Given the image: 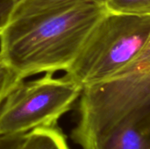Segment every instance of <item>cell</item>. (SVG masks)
<instances>
[{"instance_id":"cell-1","label":"cell","mask_w":150,"mask_h":149,"mask_svg":"<svg viewBox=\"0 0 150 149\" xmlns=\"http://www.w3.org/2000/svg\"><path fill=\"white\" fill-rule=\"evenodd\" d=\"M107 12L104 0H15L0 27V58L20 81L66 72Z\"/></svg>"},{"instance_id":"cell-2","label":"cell","mask_w":150,"mask_h":149,"mask_svg":"<svg viewBox=\"0 0 150 149\" xmlns=\"http://www.w3.org/2000/svg\"><path fill=\"white\" fill-rule=\"evenodd\" d=\"M78 112L71 138L83 149H150V73L83 88Z\"/></svg>"},{"instance_id":"cell-3","label":"cell","mask_w":150,"mask_h":149,"mask_svg":"<svg viewBox=\"0 0 150 149\" xmlns=\"http://www.w3.org/2000/svg\"><path fill=\"white\" fill-rule=\"evenodd\" d=\"M150 16L107 12L95 25L66 76L82 89L114 76L138 54Z\"/></svg>"},{"instance_id":"cell-4","label":"cell","mask_w":150,"mask_h":149,"mask_svg":"<svg viewBox=\"0 0 150 149\" xmlns=\"http://www.w3.org/2000/svg\"><path fill=\"white\" fill-rule=\"evenodd\" d=\"M82 88L66 75L53 73L20 82L0 105V135L24 134L39 127L56 126L79 98Z\"/></svg>"},{"instance_id":"cell-5","label":"cell","mask_w":150,"mask_h":149,"mask_svg":"<svg viewBox=\"0 0 150 149\" xmlns=\"http://www.w3.org/2000/svg\"><path fill=\"white\" fill-rule=\"evenodd\" d=\"M19 149H69L62 132L56 126L39 127L25 133Z\"/></svg>"},{"instance_id":"cell-6","label":"cell","mask_w":150,"mask_h":149,"mask_svg":"<svg viewBox=\"0 0 150 149\" xmlns=\"http://www.w3.org/2000/svg\"><path fill=\"white\" fill-rule=\"evenodd\" d=\"M108 12L150 16V0H104Z\"/></svg>"},{"instance_id":"cell-7","label":"cell","mask_w":150,"mask_h":149,"mask_svg":"<svg viewBox=\"0 0 150 149\" xmlns=\"http://www.w3.org/2000/svg\"><path fill=\"white\" fill-rule=\"evenodd\" d=\"M135 72L150 73V32L138 54L114 76Z\"/></svg>"},{"instance_id":"cell-8","label":"cell","mask_w":150,"mask_h":149,"mask_svg":"<svg viewBox=\"0 0 150 149\" xmlns=\"http://www.w3.org/2000/svg\"><path fill=\"white\" fill-rule=\"evenodd\" d=\"M20 81L0 58V105L9 94V92L17 86Z\"/></svg>"},{"instance_id":"cell-9","label":"cell","mask_w":150,"mask_h":149,"mask_svg":"<svg viewBox=\"0 0 150 149\" xmlns=\"http://www.w3.org/2000/svg\"><path fill=\"white\" fill-rule=\"evenodd\" d=\"M24 134L0 135V149H19L24 139Z\"/></svg>"},{"instance_id":"cell-10","label":"cell","mask_w":150,"mask_h":149,"mask_svg":"<svg viewBox=\"0 0 150 149\" xmlns=\"http://www.w3.org/2000/svg\"><path fill=\"white\" fill-rule=\"evenodd\" d=\"M6 1H12V2H13V1H15V0H6Z\"/></svg>"}]
</instances>
